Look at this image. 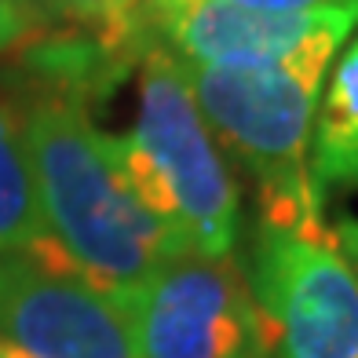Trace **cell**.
Wrapping results in <instances>:
<instances>
[{
    "label": "cell",
    "mask_w": 358,
    "mask_h": 358,
    "mask_svg": "<svg viewBox=\"0 0 358 358\" xmlns=\"http://www.w3.org/2000/svg\"><path fill=\"white\" fill-rule=\"evenodd\" d=\"M113 300L139 358H267L274 351L238 256H172Z\"/></svg>",
    "instance_id": "4"
},
{
    "label": "cell",
    "mask_w": 358,
    "mask_h": 358,
    "mask_svg": "<svg viewBox=\"0 0 358 358\" xmlns=\"http://www.w3.org/2000/svg\"><path fill=\"white\" fill-rule=\"evenodd\" d=\"M48 22L34 0H0V62H8L22 52Z\"/></svg>",
    "instance_id": "10"
},
{
    "label": "cell",
    "mask_w": 358,
    "mask_h": 358,
    "mask_svg": "<svg viewBox=\"0 0 358 358\" xmlns=\"http://www.w3.org/2000/svg\"><path fill=\"white\" fill-rule=\"evenodd\" d=\"M117 150L143 205L190 252H238V183L194 103L179 59L157 44L139 62V117L132 132L117 136Z\"/></svg>",
    "instance_id": "2"
},
{
    "label": "cell",
    "mask_w": 358,
    "mask_h": 358,
    "mask_svg": "<svg viewBox=\"0 0 358 358\" xmlns=\"http://www.w3.org/2000/svg\"><path fill=\"white\" fill-rule=\"evenodd\" d=\"M205 124L259 190L267 227L325 238L307 154L325 77L292 66H213L183 62Z\"/></svg>",
    "instance_id": "3"
},
{
    "label": "cell",
    "mask_w": 358,
    "mask_h": 358,
    "mask_svg": "<svg viewBox=\"0 0 358 358\" xmlns=\"http://www.w3.org/2000/svg\"><path fill=\"white\" fill-rule=\"evenodd\" d=\"M325 80L329 85L318 99L307 154L311 187L322 205L333 194L358 190V34L340 48Z\"/></svg>",
    "instance_id": "8"
},
{
    "label": "cell",
    "mask_w": 358,
    "mask_h": 358,
    "mask_svg": "<svg viewBox=\"0 0 358 358\" xmlns=\"http://www.w3.org/2000/svg\"><path fill=\"white\" fill-rule=\"evenodd\" d=\"M139 4H143V0H117V8H121V11H128V15H136V11H139Z\"/></svg>",
    "instance_id": "14"
},
{
    "label": "cell",
    "mask_w": 358,
    "mask_h": 358,
    "mask_svg": "<svg viewBox=\"0 0 358 358\" xmlns=\"http://www.w3.org/2000/svg\"><path fill=\"white\" fill-rule=\"evenodd\" d=\"M136 15L150 44L183 62L292 66L329 77L358 26V0H325L303 11H259L234 0H143Z\"/></svg>",
    "instance_id": "5"
},
{
    "label": "cell",
    "mask_w": 358,
    "mask_h": 358,
    "mask_svg": "<svg viewBox=\"0 0 358 358\" xmlns=\"http://www.w3.org/2000/svg\"><path fill=\"white\" fill-rule=\"evenodd\" d=\"M333 238H336L340 252L348 256V264H351V267L358 271V220H355V216H344V220L336 223Z\"/></svg>",
    "instance_id": "11"
},
{
    "label": "cell",
    "mask_w": 358,
    "mask_h": 358,
    "mask_svg": "<svg viewBox=\"0 0 358 358\" xmlns=\"http://www.w3.org/2000/svg\"><path fill=\"white\" fill-rule=\"evenodd\" d=\"M241 8H259V11H303V8H318L325 0H234Z\"/></svg>",
    "instance_id": "12"
},
{
    "label": "cell",
    "mask_w": 358,
    "mask_h": 358,
    "mask_svg": "<svg viewBox=\"0 0 358 358\" xmlns=\"http://www.w3.org/2000/svg\"><path fill=\"white\" fill-rule=\"evenodd\" d=\"M48 238L26 154V88L0 85V256L29 252Z\"/></svg>",
    "instance_id": "9"
},
{
    "label": "cell",
    "mask_w": 358,
    "mask_h": 358,
    "mask_svg": "<svg viewBox=\"0 0 358 358\" xmlns=\"http://www.w3.org/2000/svg\"><path fill=\"white\" fill-rule=\"evenodd\" d=\"M26 154L48 238L110 296L136 289L154 267L190 252L136 194L117 136L88 103L26 88Z\"/></svg>",
    "instance_id": "1"
},
{
    "label": "cell",
    "mask_w": 358,
    "mask_h": 358,
    "mask_svg": "<svg viewBox=\"0 0 358 358\" xmlns=\"http://www.w3.org/2000/svg\"><path fill=\"white\" fill-rule=\"evenodd\" d=\"M0 336L29 358H139L121 303L52 238L0 256Z\"/></svg>",
    "instance_id": "7"
},
{
    "label": "cell",
    "mask_w": 358,
    "mask_h": 358,
    "mask_svg": "<svg viewBox=\"0 0 358 358\" xmlns=\"http://www.w3.org/2000/svg\"><path fill=\"white\" fill-rule=\"evenodd\" d=\"M249 285L278 358H358V271L333 234L259 223Z\"/></svg>",
    "instance_id": "6"
},
{
    "label": "cell",
    "mask_w": 358,
    "mask_h": 358,
    "mask_svg": "<svg viewBox=\"0 0 358 358\" xmlns=\"http://www.w3.org/2000/svg\"><path fill=\"white\" fill-rule=\"evenodd\" d=\"M0 358H29L26 351H19V348H11L8 340H0Z\"/></svg>",
    "instance_id": "13"
}]
</instances>
